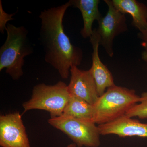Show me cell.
Wrapping results in <instances>:
<instances>
[{
  "label": "cell",
  "instance_id": "obj_3",
  "mask_svg": "<svg viewBox=\"0 0 147 147\" xmlns=\"http://www.w3.org/2000/svg\"><path fill=\"white\" fill-rule=\"evenodd\" d=\"M140 100L134 90L114 85L107 89L94 105V122L99 125L113 121L125 115Z\"/></svg>",
  "mask_w": 147,
  "mask_h": 147
},
{
  "label": "cell",
  "instance_id": "obj_16",
  "mask_svg": "<svg viewBox=\"0 0 147 147\" xmlns=\"http://www.w3.org/2000/svg\"><path fill=\"white\" fill-rule=\"evenodd\" d=\"M137 35L141 40V44L144 48L141 54V57L142 60L147 63V28L139 32Z\"/></svg>",
  "mask_w": 147,
  "mask_h": 147
},
{
  "label": "cell",
  "instance_id": "obj_17",
  "mask_svg": "<svg viewBox=\"0 0 147 147\" xmlns=\"http://www.w3.org/2000/svg\"><path fill=\"white\" fill-rule=\"evenodd\" d=\"M67 147H77V146L74 143H72V144H69Z\"/></svg>",
  "mask_w": 147,
  "mask_h": 147
},
{
  "label": "cell",
  "instance_id": "obj_10",
  "mask_svg": "<svg viewBox=\"0 0 147 147\" xmlns=\"http://www.w3.org/2000/svg\"><path fill=\"white\" fill-rule=\"evenodd\" d=\"M90 38L93 49L91 69L96 84L98 94L100 96L105 93L106 89L115 84L112 73L108 67L102 63L99 57V39L95 29H93V32Z\"/></svg>",
  "mask_w": 147,
  "mask_h": 147
},
{
  "label": "cell",
  "instance_id": "obj_5",
  "mask_svg": "<svg viewBox=\"0 0 147 147\" xmlns=\"http://www.w3.org/2000/svg\"><path fill=\"white\" fill-rule=\"evenodd\" d=\"M48 123L62 131L77 147H98L100 145L98 126L92 121L85 120L62 115L50 118Z\"/></svg>",
  "mask_w": 147,
  "mask_h": 147
},
{
  "label": "cell",
  "instance_id": "obj_9",
  "mask_svg": "<svg viewBox=\"0 0 147 147\" xmlns=\"http://www.w3.org/2000/svg\"><path fill=\"white\" fill-rule=\"evenodd\" d=\"M98 126L100 135L115 134L120 137L147 138V124L125 115L113 121Z\"/></svg>",
  "mask_w": 147,
  "mask_h": 147
},
{
  "label": "cell",
  "instance_id": "obj_7",
  "mask_svg": "<svg viewBox=\"0 0 147 147\" xmlns=\"http://www.w3.org/2000/svg\"><path fill=\"white\" fill-rule=\"evenodd\" d=\"M0 146L30 147L26 127L19 112L0 117Z\"/></svg>",
  "mask_w": 147,
  "mask_h": 147
},
{
  "label": "cell",
  "instance_id": "obj_11",
  "mask_svg": "<svg viewBox=\"0 0 147 147\" xmlns=\"http://www.w3.org/2000/svg\"><path fill=\"white\" fill-rule=\"evenodd\" d=\"M71 5L78 8L82 13L84 27L80 32L84 38L90 37L93 32L92 25L94 21L98 22L102 16L98 9L99 0H71Z\"/></svg>",
  "mask_w": 147,
  "mask_h": 147
},
{
  "label": "cell",
  "instance_id": "obj_1",
  "mask_svg": "<svg viewBox=\"0 0 147 147\" xmlns=\"http://www.w3.org/2000/svg\"><path fill=\"white\" fill-rule=\"evenodd\" d=\"M71 6L69 1L41 11L39 16L41 20L39 40L45 52V60L57 70L63 79L68 78L71 67L81 64L83 58L82 49L71 43L64 30V16Z\"/></svg>",
  "mask_w": 147,
  "mask_h": 147
},
{
  "label": "cell",
  "instance_id": "obj_4",
  "mask_svg": "<svg viewBox=\"0 0 147 147\" xmlns=\"http://www.w3.org/2000/svg\"><path fill=\"white\" fill-rule=\"evenodd\" d=\"M70 94L67 85L59 81L54 85L38 84L34 87L31 98L23 103L24 113L32 110H45L51 117L63 115Z\"/></svg>",
  "mask_w": 147,
  "mask_h": 147
},
{
  "label": "cell",
  "instance_id": "obj_8",
  "mask_svg": "<svg viewBox=\"0 0 147 147\" xmlns=\"http://www.w3.org/2000/svg\"><path fill=\"white\" fill-rule=\"evenodd\" d=\"M70 82L67 85L70 94L94 105L99 96L91 68L81 70L74 66L70 68Z\"/></svg>",
  "mask_w": 147,
  "mask_h": 147
},
{
  "label": "cell",
  "instance_id": "obj_12",
  "mask_svg": "<svg viewBox=\"0 0 147 147\" xmlns=\"http://www.w3.org/2000/svg\"><path fill=\"white\" fill-rule=\"evenodd\" d=\"M116 9L132 17V26L139 32L147 28V6L137 0H112Z\"/></svg>",
  "mask_w": 147,
  "mask_h": 147
},
{
  "label": "cell",
  "instance_id": "obj_15",
  "mask_svg": "<svg viewBox=\"0 0 147 147\" xmlns=\"http://www.w3.org/2000/svg\"><path fill=\"white\" fill-rule=\"evenodd\" d=\"M13 14H8L6 13L3 8L1 1H0V32L1 33L4 34L7 28V23L8 21L13 20Z\"/></svg>",
  "mask_w": 147,
  "mask_h": 147
},
{
  "label": "cell",
  "instance_id": "obj_14",
  "mask_svg": "<svg viewBox=\"0 0 147 147\" xmlns=\"http://www.w3.org/2000/svg\"><path fill=\"white\" fill-rule=\"evenodd\" d=\"M125 115L130 118L137 117L140 119H147V91L142 94L139 103L127 110Z\"/></svg>",
  "mask_w": 147,
  "mask_h": 147
},
{
  "label": "cell",
  "instance_id": "obj_6",
  "mask_svg": "<svg viewBox=\"0 0 147 147\" xmlns=\"http://www.w3.org/2000/svg\"><path fill=\"white\" fill-rule=\"evenodd\" d=\"M108 7V11L104 16L98 22V26L95 29L102 45L109 57L114 55L113 42L116 36L128 30L125 14L121 13L113 5L112 0H104Z\"/></svg>",
  "mask_w": 147,
  "mask_h": 147
},
{
  "label": "cell",
  "instance_id": "obj_13",
  "mask_svg": "<svg viewBox=\"0 0 147 147\" xmlns=\"http://www.w3.org/2000/svg\"><path fill=\"white\" fill-rule=\"evenodd\" d=\"M63 115L94 121V105L86 101L70 95V98L64 110Z\"/></svg>",
  "mask_w": 147,
  "mask_h": 147
},
{
  "label": "cell",
  "instance_id": "obj_2",
  "mask_svg": "<svg viewBox=\"0 0 147 147\" xmlns=\"http://www.w3.org/2000/svg\"><path fill=\"white\" fill-rule=\"evenodd\" d=\"M7 37L0 48V71L6 72L14 80L23 76L24 58L31 55L33 47L28 37V31L24 26L16 27L8 23Z\"/></svg>",
  "mask_w": 147,
  "mask_h": 147
}]
</instances>
